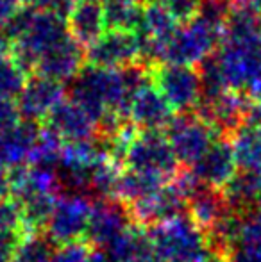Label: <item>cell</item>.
<instances>
[{
    "label": "cell",
    "mask_w": 261,
    "mask_h": 262,
    "mask_svg": "<svg viewBox=\"0 0 261 262\" xmlns=\"http://www.w3.org/2000/svg\"><path fill=\"white\" fill-rule=\"evenodd\" d=\"M215 59L229 90L256 95L261 86V13L236 6L227 18Z\"/></svg>",
    "instance_id": "obj_1"
},
{
    "label": "cell",
    "mask_w": 261,
    "mask_h": 262,
    "mask_svg": "<svg viewBox=\"0 0 261 262\" xmlns=\"http://www.w3.org/2000/svg\"><path fill=\"white\" fill-rule=\"evenodd\" d=\"M149 235L159 262L215 260V252L209 245L208 234L190 217V214H181L152 225Z\"/></svg>",
    "instance_id": "obj_2"
},
{
    "label": "cell",
    "mask_w": 261,
    "mask_h": 262,
    "mask_svg": "<svg viewBox=\"0 0 261 262\" xmlns=\"http://www.w3.org/2000/svg\"><path fill=\"white\" fill-rule=\"evenodd\" d=\"M226 25L197 14L193 20L181 24L163 50V62L172 64H202L220 47Z\"/></svg>",
    "instance_id": "obj_3"
},
{
    "label": "cell",
    "mask_w": 261,
    "mask_h": 262,
    "mask_svg": "<svg viewBox=\"0 0 261 262\" xmlns=\"http://www.w3.org/2000/svg\"><path fill=\"white\" fill-rule=\"evenodd\" d=\"M124 162L127 169L142 171L147 175L168 180L177 171V157L161 130L136 132L124 152Z\"/></svg>",
    "instance_id": "obj_4"
},
{
    "label": "cell",
    "mask_w": 261,
    "mask_h": 262,
    "mask_svg": "<svg viewBox=\"0 0 261 262\" xmlns=\"http://www.w3.org/2000/svg\"><path fill=\"white\" fill-rule=\"evenodd\" d=\"M150 79L177 113L195 111L202 100L200 72L193 66L163 62L150 73Z\"/></svg>",
    "instance_id": "obj_5"
},
{
    "label": "cell",
    "mask_w": 261,
    "mask_h": 262,
    "mask_svg": "<svg viewBox=\"0 0 261 262\" xmlns=\"http://www.w3.org/2000/svg\"><path fill=\"white\" fill-rule=\"evenodd\" d=\"M168 143L179 162L192 166L216 139L218 132L204 121L195 111L179 113L165 128Z\"/></svg>",
    "instance_id": "obj_6"
},
{
    "label": "cell",
    "mask_w": 261,
    "mask_h": 262,
    "mask_svg": "<svg viewBox=\"0 0 261 262\" xmlns=\"http://www.w3.org/2000/svg\"><path fill=\"white\" fill-rule=\"evenodd\" d=\"M93 204L81 194H59L45 227L47 235L54 245L83 241L90 225Z\"/></svg>",
    "instance_id": "obj_7"
},
{
    "label": "cell",
    "mask_w": 261,
    "mask_h": 262,
    "mask_svg": "<svg viewBox=\"0 0 261 262\" xmlns=\"http://www.w3.org/2000/svg\"><path fill=\"white\" fill-rule=\"evenodd\" d=\"M88 64L109 70L136 66L142 59V43L136 32L108 29L95 43L84 50Z\"/></svg>",
    "instance_id": "obj_8"
},
{
    "label": "cell",
    "mask_w": 261,
    "mask_h": 262,
    "mask_svg": "<svg viewBox=\"0 0 261 262\" xmlns=\"http://www.w3.org/2000/svg\"><path fill=\"white\" fill-rule=\"evenodd\" d=\"M252 104L249 102L247 93L227 90L211 98H202L195 113L208 121L220 136L233 134L249 120Z\"/></svg>",
    "instance_id": "obj_9"
},
{
    "label": "cell",
    "mask_w": 261,
    "mask_h": 262,
    "mask_svg": "<svg viewBox=\"0 0 261 262\" xmlns=\"http://www.w3.org/2000/svg\"><path fill=\"white\" fill-rule=\"evenodd\" d=\"M127 116L139 130H163L175 114L149 75L132 91L127 105Z\"/></svg>",
    "instance_id": "obj_10"
},
{
    "label": "cell",
    "mask_w": 261,
    "mask_h": 262,
    "mask_svg": "<svg viewBox=\"0 0 261 262\" xmlns=\"http://www.w3.org/2000/svg\"><path fill=\"white\" fill-rule=\"evenodd\" d=\"M42 125L54 136H57L65 145L90 141L95 139L97 132L101 130L97 120L70 98H63L54 107Z\"/></svg>",
    "instance_id": "obj_11"
},
{
    "label": "cell",
    "mask_w": 261,
    "mask_h": 262,
    "mask_svg": "<svg viewBox=\"0 0 261 262\" xmlns=\"http://www.w3.org/2000/svg\"><path fill=\"white\" fill-rule=\"evenodd\" d=\"M132 214L127 204L115 198H97L91 207L86 237L91 245L104 248L131 227Z\"/></svg>",
    "instance_id": "obj_12"
},
{
    "label": "cell",
    "mask_w": 261,
    "mask_h": 262,
    "mask_svg": "<svg viewBox=\"0 0 261 262\" xmlns=\"http://www.w3.org/2000/svg\"><path fill=\"white\" fill-rule=\"evenodd\" d=\"M236 159L233 145L226 138H216L208 150L190 168V173L198 184L208 187H224L236 173Z\"/></svg>",
    "instance_id": "obj_13"
},
{
    "label": "cell",
    "mask_w": 261,
    "mask_h": 262,
    "mask_svg": "<svg viewBox=\"0 0 261 262\" xmlns=\"http://www.w3.org/2000/svg\"><path fill=\"white\" fill-rule=\"evenodd\" d=\"M42 136V123L22 120L14 127L0 132V168L16 169L29 166Z\"/></svg>",
    "instance_id": "obj_14"
},
{
    "label": "cell",
    "mask_w": 261,
    "mask_h": 262,
    "mask_svg": "<svg viewBox=\"0 0 261 262\" xmlns=\"http://www.w3.org/2000/svg\"><path fill=\"white\" fill-rule=\"evenodd\" d=\"M65 93L66 90L61 82L42 75H31L24 91L16 98L22 118L43 123L50 111L65 98Z\"/></svg>",
    "instance_id": "obj_15"
},
{
    "label": "cell",
    "mask_w": 261,
    "mask_h": 262,
    "mask_svg": "<svg viewBox=\"0 0 261 262\" xmlns=\"http://www.w3.org/2000/svg\"><path fill=\"white\" fill-rule=\"evenodd\" d=\"M66 25L73 41L86 50L108 31L102 0H75L66 14Z\"/></svg>",
    "instance_id": "obj_16"
},
{
    "label": "cell",
    "mask_w": 261,
    "mask_h": 262,
    "mask_svg": "<svg viewBox=\"0 0 261 262\" xmlns=\"http://www.w3.org/2000/svg\"><path fill=\"white\" fill-rule=\"evenodd\" d=\"M84 49L72 38L54 49L52 52L45 54L34 64L32 75H42L47 79H52L56 82H70L77 73L83 70Z\"/></svg>",
    "instance_id": "obj_17"
},
{
    "label": "cell",
    "mask_w": 261,
    "mask_h": 262,
    "mask_svg": "<svg viewBox=\"0 0 261 262\" xmlns=\"http://www.w3.org/2000/svg\"><path fill=\"white\" fill-rule=\"evenodd\" d=\"M102 250L113 262H159L149 232L132 225Z\"/></svg>",
    "instance_id": "obj_18"
},
{
    "label": "cell",
    "mask_w": 261,
    "mask_h": 262,
    "mask_svg": "<svg viewBox=\"0 0 261 262\" xmlns=\"http://www.w3.org/2000/svg\"><path fill=\"white\" fill-rule=\"evenodd\" d=\"M233 207L226 202L224 194L215 187H208L197 184L195 189L190 193L188 198V214L193 221L202 227L206 232L220 221Z\"/></svg>",
    "instance_id": "obj_19"
},
{
    "label": "cell",
    "mask_w": 261,
    "mask_h": 262,
    "mask_svg": "<svg viewBox=\"0 0 261 262\" xmlns=\"http://www.w3.org/2000/svg\"><path fill=\"white\" fill-rule=\"evenodd\" d=\"M222 194L229 207L247 210L261 204V168L240 169L222 187Z\"/></svg>",
    "instance_id": "obj_20"
},
{
    "label": "cell",
    "mask_w": 261,
    "mask_h": 262,
    "mask_svg": "<svg viewBox=\"0 0 261 262\" xmlns=\"http://www.w3.org/2000/svg\"><path fill=\"white\" fill-rule=\"evenodd\" d=\"M231 145L238 168H261V130L256 125L245 121L238 130L233 132Z\"/></svg>",
    "instance_id": "obj_21"
},
{
    "label": "cell",
    "mask_w": 261,
    "mask_h": 262,
    "mask_svg": "<svg viewBox=\"0 0 261 262\" xmlns=\"http://www.w3.org/2000/svg\"><path fill=\"white\" fill-rule=\"evenodd\" d=\"M165 182L167 180L159 179V177L147 175V173L134 171V169H126L124 173H120L118 186H116V196L124 204L132 205L136 202L154 194L157 189L163 187Z\"/></svg>",
    "instance_id": "obj_22"
},
{
    "label": "cell",
    "mask_w": 261,
    "mask_h": 262,
    "mask_svg": "<svg viewBox=\"0 0 261 262\" xmlns=\"http://www.w3.org/2000/svg\"><path fill=\"white\" fill-rule=\"evenodd\" d=\"M108 29L138 32L145 4L138 0H102Z\"/></svg>",
    "instance_id": "obj_23"
},
{
    "label": "cell",
    "mask_w": 261,
    "mask_h": 262,
    "mask_svg": "<svg viewBox=\"0 0 261 262\" xmlns=\"http://www.w3.org/2000/svg\"><path fill=\"white\" fill-rule=\"evenodd\" d=\"M29 73L14 59L11 50L0 49V97L18 98L27 84Z\"/></svg>",
    "instance_id": "obj_24"
},
{
    "label": "cell",
    "mask_w": 261,
    "mask_h": 262,
    "mask_svg": "<svg viewBox=\"0 0 261 262\" xmlns=\"http://www.w3.org/2000/svg\"><path fill=\"white\" fill-rule=\"evenodd\" d=\"M54 246L56 245L43 232L27 234L20 243V248H18L13 262H50L54 252H56Z\"/></svg>",
    "instance_id": "obj_25"
},
{
    "label": "cell",
    "mask_w": 261,
    "mask_h": 262,
    "mask_svg": "<svg viewBox=\"0 0 261 262\" xmlns=\"http://www.w3.org/2000/svg\"><path fill=\"white\" fill-rule=\"evenodd\" d=\"M261 243V204L247 210H240V241Z\"/></svg>",
    "instance_id": "obj_26"
},
{
    "label": "cell",
    "mask_w": 261,
    "mask_h": 262,
    "mask_svg": "<svg viewBox=\"0 0 261 262\" xmlns=\"http://www.w3.org/2000/svg\"><path fill=\"white\" fill-rule=\"evenodd\" d=\"M167 9V13L177 21L179 25L193 20L200 9L202 0H157Z\"/></svg>",
    "instance_id": "obj_27"
},
{
    "label": "cell",
    "mask_w": 261,
    "mask_h": 262,
    "mask_svg": "<svg viewBox=\"0 0 261 262\" xmlns=\"http://www.w3.org/2000/svg\"><path fill=\"white\" fill-rule=\"evenodd\" d=\"M6 230H24V220H22V207L13 196L0 202V232Z\"/></svg>",
    "instance_id": "obj_28"
},
{
    "label": "cell",
    "mask_w": 261,
    "mask_h": 262,
    "mask_svg": "<svg viewBox=\"0 0 261 262\" xmlns=\"http://www.w3.org/2000/svg\"><path fill=\"white\" fill-rule=\"evenodd\" d=\"M90 252H91L90 246L84 241L59 245V248H56L50 262H86Z\"/></svg>",
    "instance_id": "obj_29"
},
{
    "label": "cell",
    "mask_w": 261,
    "mask_h": 262,
    "mask_svg": "<svg viewBox=\"0 0 261 262\" xmlns=\"http://www.w3.org/2000/svg\"><path fill=\"white\" fill-rule=\"evenodd\" d=\"M224 262H261V243H238L226 253Z\"/></svg>",
    "instance_id": "obj_30"
},
{
    "label": "cell",
    "mask_w": 261,
    "mask_h": 262,
    "mask_svg": "<svg viewBox=\"0 0 261 262\" xmlns=\"http://www.w3.org/2000/svg\"><path fill=\"white\" fill-rule=\"evenodd\" d=\"M25 235H27V232L24 230L0 232V262H13Z\"/></svg>",
    "instance_id": "obj_31"
},
{
    "label": "cell",
    "mask_w": 261,
    "mask_h": 262,
    "mask_svg": "<svg viewBox=\"0 0 261 262\" xmlns=\"http://www.w3.org/2000/svg\"><path fill=\"white\" fill-rule=\"evenodd\" d=\"M24 120L18 109V104L13 98H2L0 97V132L14 127L16 123Z\"/></svg>",
    "instance_id": "obj_32"
},
{
    "label": "cell",
    "mask_w": 261,
    "mask_h": 262,
    "mask_svg": "<svg viewBox=\"0 0 261 262\" xmlns=\"http://www.w3.org/2000/svg\"><path fill=\"white\" fill-rule=\"evenodd\" d=\"M24 6L32 7L38 11H50V13H57L66 18L70 7L73 6L75 0H22Z\"/></svg>",
    "instance_id": "obj_33"
},
{
    "label": "cell",
    "mask_w": 261,
    "mask_h": 262,
    "mask_svg": "<svg viewBox=\"0 0 261 262\" xmlns=\"http://www.w3.org/2000/svg\"><path fill=\"white\" fill-rule=\"evenodd\" d=\"M22 7H24L22 0H0V27L7 24L13 16H16Z\"/></svg>",
    "instance_id": "obj_34"
},
{
    "label": "cell",
    "mask_w": 261,
    "mask_h": 262,
    "mask_svg": "<svg viewBox=\"0 0 261 262\" xmlns=\"http://www.w3.org/2000/svg\"><path fill=\"white\" fill-rule=\"evenodd\" d=\"M13 196V184H11V173L0 168V202Z\"/></svg>",
    "instance_id": "obj_35"
},
{
    "label": "cell",
    "mask_w": 261,
    "mask_h": 262,
    "mask_svg": "<svg viewBox=\"0 0 261 262\" xmlns=\"http://www.w3.org/2000/svg\"><path fill=\"white\" fill-rule=\"evenodd\" d=\"M249 123L256 125L261 130V98L258 100V104H254L251 107V114H249Z\"/></svg>",
    "instance_id": "obj_36"
},
{
    "label": "cell",
    "mask_w": 261,
    "mask_h": 262,
    "mask_svg": "<svg viewBox=\"0 0 261 262\" xmlns=\"http://www.w3.org/2000/svg\"><path fill=\"white\" fill-rule=\"evenodd\" d=\"M86 262H113V260H111V257L104 252V250L97 248V250H91Z\"/></svg>",
    "instance_id": "obj_37"
},
{
    "label": "cell",
    "mask_w": 261,
    "mask_h": 262,
    "mask_svg": "<svg viewBox=\"0 0 261 262\" xmlns=\"http://www.w3.org/2000/svg\"><path fill=\"white\" fill-rule=\"evenodd\" d=\"M236 6H247V7H254V9L259 11L261 7V0H233Z\"/></svg>",
    "instance_id": "obj_38"
},
{
    "label": "cell",
    "mask_w": 261,
    "mask_h": 262,
    "mask_svg": "<svg viewBox=\"0 0 261 262\" xmlns=\"http://www.w3.org/2000/svg\"><path fill=\"white\" fill-rule=\"evenodd\" d=\"M138 2H142V4H149V2H152V0H138Z\"/></svg>",
    "instance_id": "obj_39"
}]
</instances>
